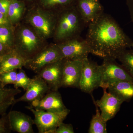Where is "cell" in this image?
Segmentation results:
<instances>
[{"instance_id": "1", "label": "cell", "mask_w": 133, "mask_h": 133, "mask_svg": "<svg viewBox=\"0 0 133 133\" xmlns=\"http://www.w3.org/2000/svg\"><path fill=\"white\" fill-rule=\"evenodd\" d=\"M85 40L91 53L103 59H117L133 43L114 19L104 13L88 24Z\"/></svg>"}, {"instance_id": "2", "label": "cell", "mask_w": 133, "mask_h": 133, "mask_svg": "<svg viewBox=\"0 0 133 133\" xmlns=\"http://www.w3.org/2000/svg\"><path fill=\"white\" fill-rule=\"evenodd\" d=\"M13 49L26 61L31 59L49 43L29 24L22 21L14 26Z\"/></svg>"}, {"instance_id": "3", "label": "cell", "mask_w": 133, "mask_h": 133, "mask_svg": "<svg viewBox=\"0 0 133 133\" xmlns=\"http://www.w3.org/2000/svg\"><path fill=\"white\" fill-rule=\"evenodd\" d=\"M86 24L76 6L57 14L55 31L52 39L59 43L80 36Z\"/></svg>"}, {"instance_id": "4", "label": "cell", "mask_w": 133, "mask_h": 133, "mask_svg": "<svg viewBox=\"0 0 133 133\" xmlns=\"http://www.w3.org/2000/svg\"><path fill=\"white\" fill-rule=\"evenodd\" d=\"M57 14L35 4L27 8L22 21L30 25L45 40L52 38L55 32Z\"/></svg>"}, {"instance_id": "5", "label": "cell", "mask_w": 133, "mask_h": 133, "mask_svg": "<svg viewBox=\"0 0 133 133\" xmlns=\"http://www.w3.org/2000/svg\"><path fill=\"white\" fill-rule=\"evenodd\" d=\"M26 108L34 115V124L36 126L39 133H54L70 111L66 108L62 111L49 112L36 110L29 106Z\"/></svg>"}, {"instance_id": "6", "label": "cell", "mask_w": 133, "mask_h": 133, "mask_svg": "<svg viewBox=\"0 0 133 133\" xmlns=\"http://www.w3.org/2000/svg\"><path fill=\"white\" fill-rule=\"evenodd\" d=\"M114 59H104L100 66L101 83L100 87L107 90L110 85L122 81L133 82V78L123 66L118 64Z\"/></svg>"}, {"instance_id": "7", "label": "cell", "mask_w": 133, "mask_h": 133, "mask_svg": "<svg viewBox=\"0 0 133 133\" xmlns=\"http://www.w3.org/2000/svg\"><path fill=\"white\" fill-rule=\"evenodd\" d=\"M62 59L63 55L57 44L50 43L27 61L24 67L37 74L48 65Z\"/></svg>"}, {"instance_id": "8", "label": "cell", "mask_w": 133, "mask_h": 133, "mask_svg": "<svg viewBox=\"0 0 133 133\" xmlns=\"http://www.w3.org/2000/svg\"><path fill=\"white\" fill-rule=\"evenodd\" d=\"M101 83L100 65L86 58L83 60L79 89L84 92L91 94L94 90L100 87Z\"/></svg>"}, {"instance_id": "9", "label": "cell", "mask_w": 133, "mask_h": 133, "mask_svg": "<svg viewBox=\"0 0 133 133\" xmlns=\"http://www.w3.org/2000/svg\"><path fill=\"white\" fill-rule=\"evenodd\" d=\"M56 44L64 59L83 60L91 53L90 48L87 41L80 36Z\"/></svg>"}, {"instance_id": "10", "label": "cell", "mask_w": 133, "mask_h": 133, "mask_svg": "<svg viewBox=\"0 0 133 133\" xmlns=\"http://www.w3.org/2000/svg\"><path fill=\"white\" fill-rule=\"evenodd\" d=\"M83 60L64 59L62 87L79 88Z\"/></svg>"}, {"instance_id": "11", "label": "cell", "mask_w": 133, "mask_h": 133, "mask_svg": "<svg viewBox=\"0 0 133 133\" xmlns=\"http://www.w3.org/2000/svg\"><path fill=\"white\" fill-rule=\"evenodd\" d=\"M63 62L64 59L48 65L36 75L45 81L51 91H58L62 87Z\"/></svg>"}, {"instance_id": "12", "label": "cell", "mask_w": 133, "mask_h": 133, "mask_svg": "<svg viewBox=\"0 0 133 133\" xmlns=\"http://www.w3.org/2000/svg\"><path fill=\"white\" fill-rule=\"evenodd\" d=\"M29 106L36 110L59 112L66 109L62 95L58 91H50L42 98L30 102Z\"/></svg>"}, {"instance_id": "13", "label": "cell", "mask_w": 133, "mask_h": 133, "mask_svg": "<svg viewBox=\"0 0 133 133\" xmlns=\"http://www.w3.org/2000/svg\"><path fill=\"white\" fill-rule=\"evenodd\" d=\"M103 90L104 94L100 99L95 101L92 97L94 104L97 105L101 111V114L102 118L107 122L114 118L124 102L110 92H108L107 90Z\"/></svg>"}, {"instance_id": "14", "label": "cell", "mask_w": 133, "mask_h": 133, "mask_svg": "<svg viewBox=\"0 0 133 133\" xmlns=\"http://www.w3.org/2000/svg\"><path fill=\"white\" fill-rule=\"evenodd\" d=\"M76 6L86 24L104 13L103 6L98 0H77Z\"/></svg>"}, {"instance_id": "15", "label": "cell", "mask_w": 133, "mask_h": 133, "mask_svg": "<svg viewBox=\"0 0 133 133\" xmlns=\"http://www.w3.org/2000/svg\"><path fill=\"white\" fill-rule=\"evenodd\" d=\"M47 83L42 78L36 76L24 95L19 98L15 99V104L19 102L30 103L36 100L42 98L50 91Z\"/></svg>"}, {"instance_id": "16", "label": "cell", "mask_w": 133, "mask_h": 133, "mask_svg": "<svg viewBox=\"0 0 133 133\" xmlns=\"http://www.w3.org/2000/svg\"><path fill=\"white\" fill-rule=\"evenodd\" d=\"M11 131L19 133H33L34 121L30 116L22 112L12 111L8 114Z\"/></svg>"}, {"instance_id": "17", "label": "cell", "mask_w": 133, "mask_h": 133, "mask_svg": "<svg viewBox=\"0 0 133 133\" xmlns=\"http://www.w3.org/2000/svg\"><path fill=\"white\" fill-rule=\"evenodd\" d=\"M26 60L14 49L3 55L0 62V74L5 72L22 69Z\"/></svg>"}, {"instance_id": "18", "label": "cell", "mask_w": 133, "mask_h": 133, "mask_svg": "<svg viewBox=\"0 0 133 133\" xmlns=\"http://www.w3.org/2000/svg\"><path fill=\"white\" fill-rule=\"evenodd\" d=\"M108 92L123 102H128L133 97V82L128 81H119L108 88Z\"/></svg>"}, {"instance_id": "19", "label": "cell", "mask_w": 133, "mask_h": 133, "mask_svg": "<svg viewBox=\"0 0 133 133\" xmlns=\"http://www.w3.org/2000/svg\"><path fill=\"white\" fill-rule=\"evenodd\" d=\"M77 0H36L35 4L57 14L63 10L76 6Z\"/></svg>"}, {"instance_id": "20", "label": "cell", "mask_w": 133, "mask_h": 133, "mask_svg": "<svg viewBox=\"0 0 133 133\" xmlns=\"http://www.w3.org/2000/svg\"><path fill=\"white\" fill-rule=\"evenodd\" d=\"M9 7L7 16L14 26L22 21L27 10L26 3L21 0H9Z\"/></svg>"}, {"instance_id": "21", "label": "cell", "mask_w": 133, "mask_h": 133, "mask_svg": "<svg viewBox=\"0 0 133 133\" xmlns=\"http://www.w3.org/2000/svg\"><path fill=\"white\" fill-rule=\"evenodd\" d=\"M21 92L19 88H5L0 81V116L6 114L8 108L15 104L16 95Z\"/></svg>"}, {"instance_id": "22", "label": "cell", "mask_w": 133, "mask_h": 133, "mask_svg": "<svg viewBox=\"0 0 133 133\" xmlns=\"http://www.w3.org/2000/svg\"><path fill=\"white\" fill-rule=\"evenodd\" d=\"M96 113L91 119L88 130L89 133H107V122L101 116L99 108L95 104Z\"/></svg>"}, {"instance_id": "23", "label": "cell", "mask_w": 133, "mask_h": 133, "mask_svg": "<svg viewBox=\"0 0 133 133\" xmlns=\"http://www.w3.org/2000/svg\"><path fill=\"white\" fill-rule=\"evenodd\" d=\"M14 26H0V42L12 49L14 48Z\"/></svg>"}, {"instance_id": "24", "label": "cell", "mask_w": 133, "mask_h": 133, "mask_svg": "<svg viewBox=\"0 0 133 133\" xmlns=\"http://www.w3.org/2000/svg\"><path fill=\"white\" fill-rule=\"evenodd\" d=\"M117 59H118L121 65L133 78V50H124Z\"/></svg>"}, {"instance_id": "25", "label": "cell", "mask_w": 133, "mask_h": 133, "mask_svg": "<svg viewBox=\"0 0 133 133\" xmlns=\"http://www.w3.org/2000/svg\"><path fill=\"white\" fill-rule=\"evenodd\" d=\"M33 80V78H29L26 72L22 69H19V72L17 74L16 81L14 84V88L18 89L22 88L24 91L28 88Z\"/></svg>"}, {"instance_id": "26", "label": "cell", "mask_w": 133, "mask_h": 133, "mask_svg": "<svg viewBox=\"0 0 133 133\" xmlns=\"http://www.w3.org/2000/svg\"><path fill=\"white\" fill-rule=\"evenodd\" d=\"M16 70L5 72L0 74V81L3 87L9 84H14L16 81Z\"/></svg>"}, {"instance_id": "27", "label": "cell", "mask_w": 133, "mask_h": 133, "mask_svg": "<svg viewBox=\"0 0 133 133\" xmlns=\"http://www.w3.org/2000/svg\"><path fill=\"white\" fill-rule=\"evenodd\" d=\"M0 118V133H10L11 131L9 124L8 114H5Z\"/></svg>"}, {"instance_id": "28", "label": "cell", "mask_w": 133, "mask_h": 133, "mask_svg": "<svg viewBox=\"0 0 133 133\" xmlns=\"http://www.w3.org/2000/svg\"><path fill=\"white\" fill-rule=\"evenodd\" d=\"M73 126L71 124L61 123L55 130L54 133H74Z\"/></svg>"}, {"instance_id": "29", "label": "cell", "mask_w": 133, "mask_h": 133, "mask_svg": "<svg viewBox=\"0 0 133 133\" xmlns=\"http://www.w3.org/2000/svg\"><path fill=\"white\" fill-rule=\"evenodd\" d=\"M9 5V0H0V12L7 16Z\"/></svg>"}, {"instance_id": "30", "label": "cell", "mask_w": 133, "mask_h": 133, "mask_svg": "<svg viewBox=\"0 0 133 133\" xmlns=\"http://www.w3.org/2000/svg\"><path fill=\"white\" fill-rule=\"evenodd\" d=\"M0 26L13 27L6 15L0 12Z\"/></svg>"}, {"instance_id": "31", "label": "cell", "mask_w": 133, "mask_h": 133, "mask_svg": "<svg viewBox=\"0 0 133 133\" xmlns=\"http://www.w3.org/2000/svg\"><path fill=\"white\" fill-rule=\"evenodd\" d=\"M11 50H12V49H9L6 47L0 42V55L2 56L7 53Z\"/></svg>"}, {"instance_id": "32", "label": "cell", "mask_w": 133, "mask_h": 133, "mask_svg": "<svg viewBox=\"0 0 133 133\" xmlns=\"http://www.w3.org/2000/svg\"><path fill=\"white\" fill-rule=\"evenodd\" d=\"M127 5L129 10L131 18L133 22V0H127Z\"/></svg>"}, {"instance_id": "33", "label": "cell", "mask_w": 133, "mask_h": 133, "mask_svg": "<svg viewBox=\"0 0 133 133\" xmlns=\"http://www.w3.org/2000/svg\"><path fill=\"white\" fill-rule=\"evenodd\" d=\"M26 3L27 8L35 5L36 0H21Z\"/></svg>"}, {"instance_id": "34", "label": "cell", "mask_w": 133, "mask_h": 133, "mask_svg": "<svg viewBox=\"0 0 133 133\" xmlns=\"http://www.w3.org/2000/svg\"><path fill=\"white\" fill-rule=\"evenodd\" d=\"M2 57V56L0 55V62H1V60Z\"/></svg>"}, {"instance_id": "35", "label": "cell", "mask_w": 133, "mask_h": 133, "mask_svg": "<svg viewBox=\"0 0 133 133\" xmlns=\"http://www.w3.org/2000/svg\"><path fill=\"white\" fill-rule=\"evenodd\" d=\"M132 47V48H133V42L132 43V47Z\"/></svg>"}]
</instances>
